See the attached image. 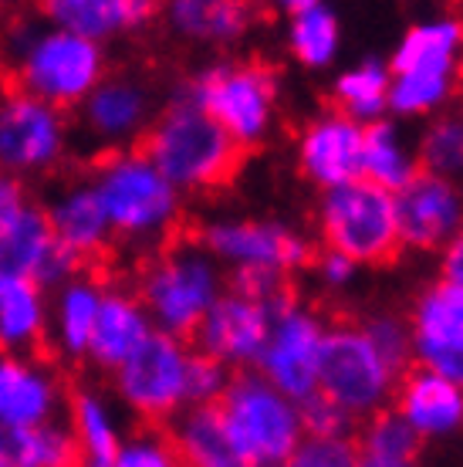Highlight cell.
Returning <instances> with one entry per match:
<instances>
[{"label":"cell","instance_id":"6da1fadb","mask_svg":"<svg viewBox=\"0 0 463 467\" xmlns=\"http://www.w3.org/2000/svg\"><path fill=\"white\" fill-rule=\"evenodd\" d=\"M4 88L24 92L55 109L81 106L105 78L102 45L41 21H14L4 35Z\"/></svg>","mask_w":463,"mask_h":467},{"label":"cell","instance_id":"7a4b0ae2","mask_svg":"<svg viewBox=\"0 0 463 467\" xmlns=\"http://www.w3.org/2000/svg\"><path fill=\"white\" fill-rule=\"evenodd\" d=\"M197 244L227 275L233 292L274 298L288 292V278L312 265V241L298 227L274 217H217L203 223Z\"/></svg>","mask_w":463,"mask_h":467},{"label":"cell","instance_id":"3957f363","mask_svg":"<svg viewBox=\"0 0 463 467\" xmlns=\"http://www.w3.org/2000/svg\"><path fill=\"white\" fill-rule=\"evenodd\" d=\"M389 65V119L427 122L447 112L460 85L463 21L433 14L409 24L393 47Z\"/></svg>","mask_w":463,"mask_h":467},{"label":"cell","instance_id":"277c9868","mask_svg":"<svg viewBox=\"0 0 463 467\" xmlns=\"http://www.w3.org/2000/svg\"><path fill=\"white\" fill-rule=\"evenodd\" d=\"M136 150L180 193H207L231 183L243 160L241 146L183 95L170 99V106L142 132Z\"/></svg>","mask_w":463,"mask_h":467},{"label":"cell","instance_id":"5b68a950","mask_svg":"<svg viewBox=\"0 0 463 467\" xmlns=\"http://www.w3.org/2000/svg\"><path fill=\"white\" fill-rule=\"evenodd\" d=\"M223 292L227 275L221 265L197 241H176L142 268L136 295L156 332L190 342Z\"/></svg>","mask_w":463,"mask_h":467},{"label":"cell","instance_id":"8992f818","mask_svg":"<svg viewBox=\"0 0 463 467\" xmlns=\"http://www.w3.org/2000/svg\"><path fill=\"white\" fill-rule=\"evenodd\" d=\"M92 190L112 234L129 241H162L183 213V193L139 150L105 152L95 163Z\"/></svg>","mask_w":463,"mask_h":467},{"label":"cell","instance_id":"52a82bcc","mask_svg":"<svg viewBox=\"0 0 463 467\" xmlns=\"http://www.w3.org/2000/svg\"><path fill=\"white\" fill-rule=\"evenodd\" d=\"M176 95L213 119L241 150H254L274 129L281 85L274 68L257 61H213Z\"/></svg>","mask_w":463,"mask_h":467},{"label":"cell","instance_id":"ba28073f","mask_svg":"<svg viewBox=\"0 0 463 467\" xmlns=\"http://www.w3.org/2000/svg\"><path fill=\"white\" fill-rule=\"evenodd\" d=\"M241 464H278L298 451L304 437L302 407L278 393L254 369L233 373L221 403H217Z\"/></svg>","mask_w":463,"mask_h":467},{"label":"cell","instance_id":"9c48e42d","mask_svg":"<svg viewBox=\"0 0 463 467\" xmlns=\"http://www.w3.org/2000/svg\"><path fill=\"white\" fill-rule=\"evenodd\" d=\"M318 237L324 251L345 254L352 265H386L399 254L393 193L372 187L369 180H352L345 187L322 193Z\"/></svg>","mask_w":463,"mask_h":467},{"label":"cell","instance_id":"30bf717a","mask_svg":"<svg viewBox=\"0 0 463 467\" xmlns=\"http://www.w3.org/2000/svg\"><path fill=\"white\" fill-rule=\"evenodd\" d=\"M399 376L386 366L369 339L362 336L359 322L328 326L318 362V397L335 403L355 423L369 420L393 403Z\"/></svg>","mask_w":463,"mask_h":467},{"label":"cell","instance_id":"8fae6325","mask_svg":"<svg viewBox=\"0 0 463 467\" xmlns=\"http://www.w3.org/2000/svg\"><path fill=\"white\" fill-rule=\"evenodd\" d=\"M324 318L312 305L298 302L291 292L274 295L271 332L261 349L254 373L264 376L278 393L294 400L298 407L318 397V362H322Z\"/></svg>","mask_w":463,"mask_h":467},{"label":"cell","instance_id":"7c38bea8","mask_svg":"<svg viewBox=\"0 0 463 467\" xmlns=\"http://www.w3.org/2000/svg\"><path fill=\"white\" fill-rule=\"evenodd\" d=\"M190 352L183 339L152 328L149 339L112 373L116 393L139 420L170 423L186 407Z\"/></svg>","mask_w":463,"mask_h":467},{"label":"cell","instance_id":"4fadbf2b","mask_svg":"<svg viewBox=\"0 0 463 467\" xmlns=\"http://www.w3.org/2000/svg\"><path fill=\"white\" fill-rule=\"evenodd\" d=\"M65 146L68 116L61 109L14 88L0 92V173L14 180L47 173L65 156Z\"/></svg>","mask_w":463,"mask_h":467},{"label":"cell","instance_id":"5bb4252c","mask_svg":"<svg viewBox=\"0 0 463 467\" xmlns=\"http://www.w3.org/2000/svg\"><path fill=\"white\" fill-rule=\"evenodd\" d=\"M274 298H251L227 288L193 332V352L221 362L231 373L254 369L271 332Z\"/></svg>","mask_w":463,"mask_h":467},{"label":"cell","instance_id":"9a60e30c","mask_svg":"<svg viewBox=\"0 0 463 467\" xmlns=\"http://www.w3.org/2000/svg\"><path fill=\"white\" fill-rule=\"evenodd\" d=\"M413 332V366L463 386V288L433 281L406 312Z\"/></svg>","mask_w":463,"mask_h":467},{"label":"cell","instance_id":"2e32d148","mask_svg":"<svg viewBox=\"0 0 463 467\" xmlns=\"http://www.w3.org/2000/svg\"><path fill=\"white\" fill-rule=\"evenodd\" d=\"M396 203V227H399V251H437L450 244L463 227V187L429 176L419 170L399 193Z\"/></svg>","mask_w":463,"mask_h":467},{"label":"cell","instance_id":"e0dca14e","mask_svg":"<svg viewBox=\"0 0 463 467\" xmlns=\"http://www.w3.org/2000/svg\"><path fill=\"white\" fill-rule=\"evenodd\" d=\"M362 129L365 126L352 122L335 109H324L304 122L294 156H298V170L312 187L328 193L359 180Z\"/></svg>","mask_w":463,"mask_h":467},{"label":"cell","instance_id":"ac0fdd59","mask_svg":"<svg viewBox=\"0 0 463 467\" xmlns=\"http://www.w3.org/2000/svg\"><path fill=\"white\" fill-rule=\"evenodd\" d=\"M65 389L51 362L0 352V433L55 423Z\"/></svg>","mask_w":463,"mask_h":467},{"label":"cell","instance_id":"d6986e66","mask_svg":"<svg viewBox=\"0 0 463 467\" xmlns=\"http://www.w3.org/2000/svg\"><path fill=\"white\" fill-rule=\"evenodd\" d=\"M393 410L417 431L423 444L463 433V386L417 366L399 376Z\"/></svg>","mask_w":463,"mask_h":467},{"label":"cell","instance_id":"ffe728a7","mask_svg":"<svg viewBox=\"0 0 463 467\" xmlns=\"http://www.w3.org/2000/svg\"><path fill=\"white\" fill-rule=\"evenodd\" d=\"M152 99L149 88L132 78H102L92 95L81 102V122L102 142H129L142 140L149 129Z\"/></svg>","mask_w":463,"mask_h":467},{"label":"cell","instance_id":"44dd1931","mask_svg":"<svg viewBox=\"0 0 463 467\" xmlns=\"http://www.w3.org/2000/svg\"><path fill=\"white\" fill-rule=\"evenodd\" d=\"M41 17L51 27L85 41H108V37L139 31L156 17V4L149 0H47L41 4Z\"/></svg>","mask_w":463,"mask_h":467},{"label":"cell","instance_id":"7402d4cb","mask_svg":"<svg viewBox=\"0 0 463 467\" xmlns=\"http://www.w3.org/2000/svg\"><path fill=\"white\" fill-rule=\"evenodd\" d=\"M152 318L142 308L139 295L126 288H105L98 318H95L92 339H88V359L116 373L118 366L149 339Z\"/></svg>","mask_w":463,"mask_h":467},{"label":"cell","instance_id":"603a6c76","mask_svg":"<svg viewBox=\"0 0 463 467\" xmlns=\"http://www.w3.org/2000/svg\"><path fill=\"white\" fill-rule=\"evenodd\" d=\"M45 213L55 241L61 247H68L75 257H81L85 265H92L105 254L112 227H108V217L95 197L92 183H68L51 197Z\"/></svg>","mask_w":463,"mask_h":467},{"label":"cell","instance_id":"cb8c5ba5","mask_svg":"<svg viewBox=\"0 0 463 467\" xmlns=\"http://www.w3.org/2000/svg\"><path fill=\"white\" fill-rule=\"evenodd\" d=\"M417 173H419L417 140L409 136L406 122H396V119L386 116L362 129V156H359L362 180H369L372 187L386 190V193H399Z\"/></svg>","mask_w":463,"mask_h":467},{"label":"cell","instance_id":"d4e9b609","mask_svg":"<svg viewBox=\"0 0 463 467\" xmlns=\"http://www.w3.org/2000/svg\"><path fill=\"white\" fill-rule=\"evenodd\" d=\"M284 14V41L291 58L308 71L332 68L342 51V17L335 7L324 0H288Z\"/></svg>","mask_w":463,"mask_h":467},{"label":"cell","instance_id":"484cf974","mask_svg":"<svg viewBox=\"0 0 463 467\" xmlns=\"http://www.w3.org/2000/svg\"><path fill=\"white\" fill-rule=\"evenodd\" d=\"M166 441L180 467H237V454L227 437L217 407H183L166 423Z\"/></svg>","mask_w":463,"mask_h":467},{"label":"cell","instance_id":"4316f807","mask_svg":"<svg viewBox=\"0 0 463 467\" xmlns=\"http://www.w3.org/2000/svg\"><path fill=\"white\" fill-rule=\"evenodd\" d=\"M166 24L186 41L237 45L251 31L254 11L233 0H173L166 7Z\"/></svg>","mask_w":463,"mask_h":467},{"label":"cell","instance_id":"83f0119b","mask_svg":"<svg viewBox=\"0 0 463 467\" xmlns=\"http://www.w3.org/2000/svg\"><path fill=\"white\" fill-rule=\"evenodd\" d=\"M51 244H55V234L41 203L27 200L14 213H4L0 217V275L35 281L37 265L45 261Z\"/></svg>","mask_w":463,"mask_h":467},{"label":"cell","instance_id":"f1b7e54d","mask_svg":"<svg viewBox=\"0 0 463 467\" xmlns=\"http://www.w3.org/2000/svg\"><path fill=\"white\" fill-rule=\"evenodd\" d=\"M102 292V285L88 275H78L65 288H58L51 332H55V349H58L61 359H88V339H92L95 318H98Z\"/></svg>","mask_w":463,"mask_h":467},{"label":"cell","instance_id":"f546056e","mask_svg":"<svg viewBox=\"0 0 463 467\" xmlns=\"http://www.w3.org/2000/svg\"><path fill=\"white\" fill-rule=\"evenodd\" d=\"M47 332L45 292L27 278L0 275V352L35 349Z\"/></svg>","mask_w":463,"mask_h":467},{"label":"cell","instance_id":"4dcf8cb0","mask_svg":"<svg viewBox=\"0 0 463 467\" xmlns=\"http://www.w3.org/2000/svg\"><path fill=\"white\" fill-rule=\"evenodd\" d=\"M335 112L359 126H372L389 116V65L379 58L355 61L335 75L332 82Z\"/></svg>","mask_w":463,"mask_h":467},{"label":"cell","instance_id":"1f68e13d","mask_svg":"<svg viewBox=\"0 0 463 467\" xmlns=\"http://www.w3.org/2000/svg\"><path fill=\"white\" fill-rule=\"evenodd\" d=\"M0 457L7 467H81L78 441L61 423L0 433Z\"/></svg>","mask_w":463,"mask_h":467},{"label":"cell","instance_id":"d6a6232c","mask_svg":"<svg viewBox=\"0 0 463 467\" xmlns=\"http://www.w3.org/2000/svg\"><path fill=\"white\" fill-rule=\"evenodd\" d=\"M68 413H71V433L78 441L81 461H95V464H112L118 454V427L112 410L95 389L88 386H75L68 393Z\"/></svg>","mask_w":463,"mask_h":467},{"label":"cell","instance_id":"836d02e7","mask_svg":"<svg viewBox=\"0 0 463 467\" xmlns=\"http://www.w3.org/2000/svg\"><path fill=\"white\" fill-rule=\"evenodd\" d=\"M419 170L429 176H440L463 187V112L447 109L440 116L423 122L417 136Z\"/></svg>","mask_w":463,"mask_h":467},{"label":"cell","instance_id":"e575fe53","mask_svg":"<svg viewBox=\"0 0 463 467\" xmlns=\"http://www.w3.org/2000/svg\"><path fill=\"white\" fill-rule=\"evenodd\" d=\"M355 447L362 461H417L423 441L393 407H386L362 420Z\"/></svg>","mask_w":463,"mask_h":467},{"label":"cell","instance_id":"d590c367","mask_svg":"<svg viewBox=\"0 0 463 467\" xmlns=\"http://www.w3.org/2000/svg\"><path fill=\"white\" fill-rule=\"evenodd\" d=\"M362 336L369 339L376 356L393 369L396 376H403L413 369V332H409V318L393 308H379L359 322Z\"/></svg>","mask_w":463,"mask_h":467},{"label":"cell","instance_id":"8d00e7d4","mask_svg":"<svg viewBox=\"0 0 463 467\" xmlns=\"http://www.w3.org/2000/svg\"><path fill=\"white\" fill-rule=\"evenodd\" d=\"M284 467H359L352 437H304Z\"/></svg>","mask_w":463,"mask_h":467},{"label":"cell","instance_id":"74e56055","mask_svg":"<svg viewBox=\"0 0 463 467\" xmlns=\"http://www.w3.org/2000/svg\"><path fill=\"white\" fill-rule=\"evenodd\" d=\"M231 369L221 362L207 359L200 352H190V369H186V407H217L223 389L231 383Z\"/></svg>","mask_w":463,"mask_h":467},{"label":"cell","instance_id":"f35d334b","mask_svg":"<svg viewBox=\"0 0 463 467\" xmlns=\"http://www.w3.org/2000/svg\"><path fill=\"white\" fill-rule=\"evenodd\" d=\"M112 467H180V461H176L166 433L139 431L118 444V454L112 461Z\"/></svg>","mask_w":463,"mask_h":467},{"label":"cell","instance_id":"ab89813d","mask_svg":"<svg viewBox=\"0 0 463 467\" xmlns=\"http://www.w3.org/2000/svg\"><path fill=\"white\" fill-rule=\"evenodd\" d=\"M302 420L308 437H352L355 433V420L324 397H312L308 403H302Z\"/></svg>","mask_w":463,"mask_h":467},{"label":"cell","instance_id":"60d3db41","mask_svg":"<svg viewBox=\"0 0 463 467\" xmlns=\"http://www.w3.org/2000/svg\"><path fill=\"white\" fill-rule=\"evenodd\" d=\"M314 261V271H318V281H322L324 288H332V292H342L348 288L355 275H359V265H352L345 254H335V251H322Z\"/></svg>","mask_w":463,"mask_h":467},{"label":"cell","instance_id":"b9f144b4","mask_svg":"<svg viewBox=\"0 0 463 467\" xmlns=\"http://www.w3.org/2000/svg\"><path fill=\"white\" fill-rule=\"evenodd\" d=\"M440 281H450V285L463 288V227L440 251Z\"/></svg>","mask_w":463,"mask_h":467},{"label":"cell","instance_id":"7bdbcfd3","mask_svg":"<svg viewBox=\"0 0 463 467\" xmlns=\"http://www.w3.org/2000/svg\"><path fill=\"white\" fill-rule=\"evenodd\" d=\"M359 467H419L417 461H362L359 457Z\"/></svg>","mask_w":463,"mask_h":467},{"label":"cell","instance_id":"ee69618b","mask_svg":"<svg viewBox=\"0 0 463 467\" xmlns=\"http://www.w3.org/2000/svg\"><path fill=\"white\" fill-rule=\"evenodd\" d=\"M237 467H278V464H237Z\"/></svg>","mask_w":463,"mask_h":467},{"label":"cell","instance_id":"f6af8a7d","mask_svg":"<svg viewBox=\"0 0 463 467\" xmlns=\"http://www.w3.org/2000/svg\"><path fill=\"white\" fill-rule=\"evenodd\" d=\"M0 467H7V464H4V457H0Z\"/></svg>","mask_w":463,"mask_h":467}]
</instances>
